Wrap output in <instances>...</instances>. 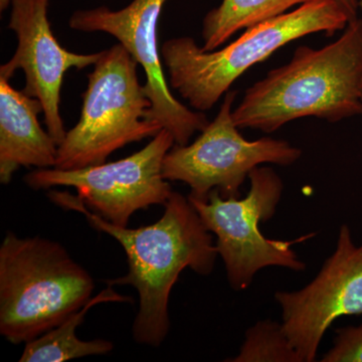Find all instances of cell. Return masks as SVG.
<instances>
[{"label":"cell","mask_w":362,"mask_h":362,"mask_svg":"<svg viewBox=\"0 0 362 362\" xmlns=\"http://www.w3.org/2000/svg\"><path fill=\"white\" fill-rule=\"evenodd\" d=\"M337 1L349 16V21L356 20L358 18L357 13H358L359 7H361L359 0H337Z\"/></svg>","instance_id":"obj_17"},{"label":"cell","mask_w":362,"mask_h":362,"mask_svg":"<svg viewBox=\"0 0 362 362\" xmlns=\"http://www.w3.org/2000/svg\"><path fill=\"white\" fill-rule=\"evenodd\" d=\"M275 300L301 361H315L324 335L335 320L362 315V244L354 243L349 226H340L334 252L309 284L297 291L276 292Z\"/></svg>","instance_id":"obj_10"},{"label":"cell","mask_w":362,"mask_h":362,"mask_svg":"<svg viewBox=\"0 0 362 362\" xmlns=\"http://www.w3.org/2000/svg\"><path fill=\"white\" fill-rule=\"evenodd\" d=\"M237 92L228 90L218 115L192 144L175 145L163 160L162 175L190 187L188 197L206 201L216 189L221 197H240V187L262 164L290 166L299 160L301 149L286 140L259 138L249 141L233 120Z\"/></svg>","instance_id":"obj_7"},{"label":"cell","mask_w":362,"mask_h":362,"mask_svg":"<svg viewBox=\"0 0 362 362\" xmlns=\"http://www.w3.org/2000/svg\"><path fill=\"white\" fill-rule=\"evenodd\" d=\"M138 66L119 42L100 52L88 76L80 120L59 145L54 168L74 170L105 163L116 150L162 130L150 119L151 101L140 84Z\"/></svg>","instance_id":"obj_5"},{"label":"cell","mask_w":362,"mask_h":362,"mask_svg":"<svg viewBox=\"0 0 362 362\" xmlns=\"http://www.w3.org/2000/svg\"><path fill=\"white\" fill-rule=\"evenodd\" d=\"M49 197L59 206L84 214L93 228L110 235L122 246L129 271L106 283L131 285L137 290L139 310L133 322V338L139 344L158 347L170 327L169 296L181 272L190 268L199 275H209L218 256L211 232L192 202L173 192L156 223L128 228L97 216L78 195L51 190Z\"/></svg>","instance_id":"obj_1"},{"label":"cell","mask_w":362,"mask_h":362,"mask_svg":"<svg viewBox=\"0 0 362 362\" xmlns=\"http://www.w3.org/2000/svg\"><path fill=\"white\" fill-rule=\"evenodd\" d=\"M11 0H0V9H1V11L8 8L9 6H11Z\"/></svg>","instance_id":"obj_18"},{"label":"cell","mask_w":362,"mask_h":362,"mask_svg":"<svg viewBox=\"0 0 362 362\" xmlns=\"http://www.w3.org/2000/svg\"><path fill=\"white\" fill-rule=\"evenodd\" d=\"M249 180L251 187L244 199H225L216 189L206 201L187 197L207 230L216 235L228 284L235 291L247 289L257 273L267 267L305 271L306 265L292 247L316 235L308 233L292 240L266 238L259 230V223L270 221L276 214L284 183L269 166L255 168Z\"/></svg>","instance_id":"obj_6"},{"label":"cell","mask_w":362,"mask_h":362,"mask_svg":"<svg viewBox=\"0 0 362 362\" xmlns=\"http://www.w3.org/2000/svg\"><path fill=\"white\" fill-rule=\"evenodd\" d=\"M332 347L322 356V362H362V324L335 330Z\"/></svg>","instance_id":"obj_16"},{"label":"cell","mask_w":362,"mask_h":362,"mask_svg":"<svg viewBox=\"0 0 362 362\" xmlns=\"http://www.w3.org/2000/svg\"><path fill=\"white\" fill-rule=\"evenodd\" d=\"M361 6L362 7V0L361 1ZM361 92H362V84H361Z\"/></svg>","instance_id":"obj_19"},{"label":"cell","mask_w":362,"mask_h":362,"mask_svg":"<svg viewBox=\"0 0 362 362\" xmlns=\"http://www.w3.org/2000/svg\"><path fill=\"white\" fill-rule=\"evenodd\" d=\"M40 100L14 89L0 77V181L11 182L20 168L56 166L59 145L42 129Z\"/></svg>","instance_id":"obj_12"},{"label":"cell","mask_w":362,"mask_h":362,"mask_svg":"<svg viewBox=\"0 0 362 362\" xmlns=\"http://www.w3.org/2000/svg\"><path fill=\"white\" fill-rule=\"evenodd\" d=\"M349 18L337 0H312L292 11L247 28L220 51H204L189 37L161 45L162 65L169 85L195 110H211L245 71L280 47L312 33L332 37L344 30Z\"/></svg>","instance_id":"obj_3"},{"label":"cell","mask_w":362,"mask_h":362,"mask_svg":"<svg viewBox=\"0 0 362 362\" xmlns=\"http://www.w3.org/2000/svg\"><path fill=\"white\" fill-rule=\"evenodd\" d=\"M92 276L65 247L8 232L0 246V333L13 344L57 327L92 299Z\"/></svg>","instance_id":"obj_4"},{"label":"cell","mask_w":362,"mask_h":362,"mask_svg":"<svg viewBox=\"0 0 362 362\" xmlns=\"http://www.w3.org/2000/svg\"><path fill=\"white\" fill-rule=\"evenodd\" d=\"M230 362H302L282 323L265 319L246 331L239 354Z\"/></svg>","instance_id":"obj_15"},{"label":"cell","mask_w":362,"mask_h":362,"mask_svg":"<svg viewBox=\"0 0 362 362\" xmlns=\"http://www.w3.org/2000/svg\"><path fill=\"white\" fill-rule=\"evenodd\" d=\"M51 0H11L8 28L16 33L18 47L0 66V77L11 80L18 70L25 76L23 93L40 100L47 130L59 145L66 131L59 111L65 74L71 69L94 66L100 52L76 54L64 49L52 33L47 18Z\"/></svg>","instance_id":"obj_11"},{"label":"cell","mask_w":362,"mask_h":362,"mask_svg":"<svg viewBox=\"0 0 362 362\" xmlns=\"http://www.w3.org/2000/svg\"><path fill=\"white\" fill-rule=\"evenodd\" d=\"M362 20L322 49L300 45L289 63L246 90L233 109L239 129L273 133L305 117L329 123L362 115Z\"/></svg>","instance_id":"obj_2"},{"label":"cell","mask_w":362,"mask_h":362,"mask_svg":"<svg viewBox=\"0 0 362 362\" xmlns=\"http://www.w3.org/2000/svg\"><path fill=\"white\" fill-rule=\"evenodd\" d=\"M168 0H132L127 6L113 11L107 6L80 9L71 14V30L105 33L123 45L144 70L145 92L151 101L150 119L185 146L192 136L202 132L209 121L204 112L190 110L171 94L158 49V21Z\"/></svg>","instance_id":"obj_9"},{"label":"cell","mask_w":362,"mask_h":362,"mask_svg":"<svg viewBox=\"0 0 362 362\" xmlns=\"http://www.w3.org/2000/svg\"><path fill=\"white\" fill-rule=\"evenodd\" d=\"M175 145V138L162 129L132 156L109 163L62 170L39 168L25 176L33 189L74 187L85 206L105 221L127 226L131 216L154 204H165L173 190L162 175L163 160Z\"/></svg>","instance_id":"obj_8"},{"label":"cell","mask_w":362,"mask_h":362,"mask_svg":"<svg viewBox=\"0 0 362 362\" xmlns=\"http://www.w3.org/2000/svg\"><path fill=\"white\" fill-rule=\"evenodd\" d=\"M107 302H131V298L124 297L114 291L113 286L106 289L85 305L80 310L69 316L57 327L45 334L25 343L21 362H62L89 356H103L114 349L109 340L95 339L90 341L78 339L76 329L84 321L92 307Z\"/></svg>","instance_id":"obj_13"},{"label":"cell","mask_w":362,"mask_h":362,"mask_svg":"<svg viewBox=\"0 0 362 362\" xmlns=\"http://www.w3.org/2000/svg\"><path fill=\"white\" fill-rule=\"evenodd\" d=\"M312 0H223L204 16L202 40L204 51H216L239 30L288 13Z\"/></svg>","instance_id":"obj_14"}]
</instances>
